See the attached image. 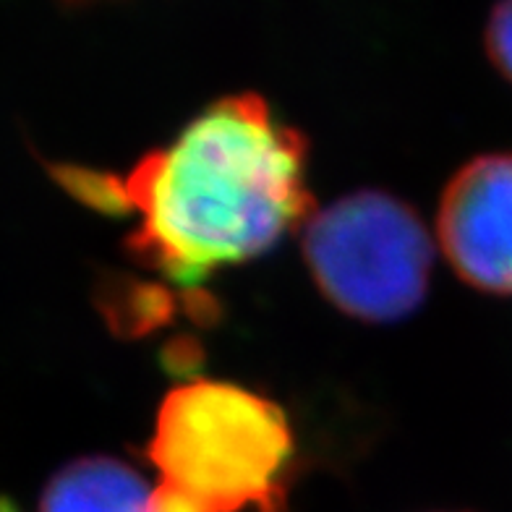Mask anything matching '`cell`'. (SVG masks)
<instances>
[{
  "instance_id": "cell-7",
  "label": "cell",
  "mask_w": 512,
  "mask_h": 512,
  "mask_svg": "<svg viewBox=\"0 0 512 512\" xmlns=\"http://www.w3.org/2000/svg\"><path fill=\"white\" fill-rule=\"evenodd\" d=\"M0 512H14V510H11V507H6V505H3V502H0Z\"/></svg>"
},
{
  "instance_id": "cell-2",
  "label": "cell",
  "mask_w": 512,
  "mask_h": 512,
  "mask_svg": "<svg viewBox=\"0 0 512 512\" xmlns=\"http://www.w3.org/2000/svg\"><path fill=\"white\" fill-rule=\"evenodd\" d=\"M293 452L285 413L225 382H191L162 400L149 458L160 471L149 512L270 510Z\"/></svg>"
},
{
  "instance_id": "cell-1",
  "label": "cell",
  "mask_w": 512,
  "mask_h": 512,
  "mask_svg": "<svg viewBox=\"0 0 512 512\" xmlns=\"http://www.w3.org/2000/svg\"><path fill=\"white\" fill-rule=\"evenodd\" d=\"M68 186L139 212L131 254L186 288L270 249L311 204L306 142L256 95L212 102L126 181L76 173Z\"/></svg>"
},
{
  "instance_id": "cell-3",
  "label": "cell",
  "mask_w": 512,
  "mask_h": 512,
  "mask_svg": "<svg viewBox=\"0 0 512 512\" xmlns=\"http://www.w3.org/2000/svg\"><path fill=\"white\" fill-rule=\"evenodd\" d=\"M304 256L327 301L364 322L411 314L429 288L432 241L424 223L382 191H358L319 209L306 223Z\"/></svg>"
},
{
  "instance_id": "cell-5",
  "label": "cell",
  "mask_w": 512,
  "mask_h": 512,
  "mask_svg": "<svg viewBox=\"0 0 512 512\" xmlns=\"http://www.w3.org/2000/svg\"><path fill=\"white\" fill-rule=\"evenodd\" d=\"M152 492L121 460L81 458L45 486L40 512H149Z\"/></svg>"
},
{
  "instance_id": "cell-4",
  "label": "cell",
  "mask_w": 512,
  "mask_h": 512,
  "mask_svg": "<svg viewBox=\"0 0 512 512\" xmlns=\"http://www.w3.org/2000/svg\"><path fill=\"white\" fill-rule=\"evenodd\" d=\"M439 246L463 283L512 296V152L481 155L447 183Z\"/></svg>"
},
{
  "instance_id": "cell-6",
  "label": "cell",
  "mask_w": 512,
  "mask_h": 512,
  "mask_svg": "<svg viewBox=\"0 0 512 512\" xmlns=\"http://www.w3.org/2000/svg\"><path fill=\"white\" fill-rule=\"evenodd\" d=\"M484 40L494 68L512 81V0H499L492 8Z\"/></svg>"
}]
</instances>
